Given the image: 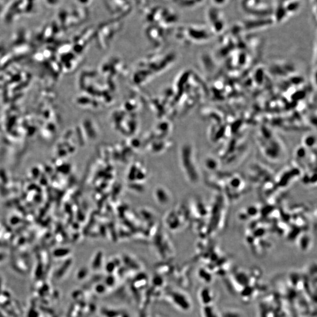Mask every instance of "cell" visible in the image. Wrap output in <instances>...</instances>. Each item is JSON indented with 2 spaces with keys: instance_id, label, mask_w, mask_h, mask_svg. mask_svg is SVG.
<instances>
[{
  "instance_id": "6da1fadb",
  "label": "cell",
  "mask_w": 317,
  "mask_h": 317,
  "mask_svg": "<svg viewBox=\"0 0 317 317\" xmlns=\"http://www.w3.org/2000/svg\"><path fill=\"white\" fill-rule=\"evenodd\" d=\"M68 253L67 250L65 249H57L56 250L54 254L55 257H62L63 255H66Z\"/></svg>"
},
{
  "instance_id": "7a4b0ae2",
  "label": "cell",
  "mask_w": 317,
  "mask_h": 317,
  "mask_svg": "<svg viewBox=\"0 0 317 317\" xmlns=\"http://www.w3.org/2000/svg\"><path fill=\"white\" fill-rule=\"evenodd\" d=\"M38 314L35 311H31L28 314V317H38Z\"/></svg>"
},
{
  "instance_id": "3957f363",
  "label": "cell",
  "mask_w": 317,
  "mask_h": 317,
  "mask_svg": "<svg viewBox=\"0 0 317 317\" xmlns=\"http://www.w3.org/2000/svg\"><path fill=\"white\" fill-rule=\"evenodd\" d=\"M47 1L49 2V3L52 4H55V3L56 2V0H47Z\"/></svg>"
},
{
  "instance_id": "277c9868",
  "label": "cell",
  "mask_w": 317,
  "mask_h": 317,
  "mask_svg": "<svg viewBox=\"0 0 317 317\" xmlns=\"http://www.w3.org/2000/svg\"><path fill=\"white\" fill-rule=\"evenodd\" d=\"M4 258V255L3 254H0V261L3 260Z\"/></svg>"
}]
</instances>
